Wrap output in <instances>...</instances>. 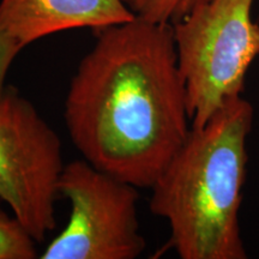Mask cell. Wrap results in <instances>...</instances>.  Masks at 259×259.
<instances>
[{"label": "cell", "instance_id": "2", "mask_svg": "<svg viewBox=\"0 0 259 259\" xmlns=\"http://www.w3.org/2000/svg\"><path fill=\"white\" fill-rule=\"evenodd\" d=\"M253 107L229 99L185 143L151 186V212L169 225V246L181 259H246L242 189Z\"/></svg>", "mask_w": 259, "mask_h": 259}, {"label": "cell", "instance_id": "1", "mask_svg": "<svg viewBox=\"0 0 259 259\" xmlns=\"http://www.w3.org/2000/svg\"><path fill=\"white\" fill-rule=\"evenodd\" d=\"M64 115L84 160L151 189L191 131L173 25L136 16L97 31L71 79Z\"/></svg>", "mask_w": 259, "mask_h": 259}, {"label": "cell", "instance_id": "3", "mask_svg": "<svg viewBox=\"0 0 259 259\" xmlns=\"http://www.w3.org/2000/svg\"><path fill=\"white\" fill-rule=\"evenodd\" d=\"M254 0H203L173 24L191 127H202L229 99L242 95L259 56Z\"/></svg>", "mask_w": 259, "mask_h": 259}, {"label": "cell", "instance_id": "8", "mask_svg": "<svg viewBox=\"0 0 259 259\" xmlns=\"http://www.w3.org/2000/svg\"><path fill=\"white\" fill-rule=\"evenodd\" d=\"M203 0H124L137 17L154 23L171 24L184 18Z\"/></svg>", "mask_w": 259, "mask_h": 259}, {"label": "cell", "instance_id": "4", "mask_svg": "<svg viewBox=\"0 0 259 259\" xmlns=\"http://www.w3.org/2000/svg\"><path fill=\"white\" fill-rule=\"evenodd\" d=\"M60 139L34 105L15 90L0 95V199L35 241L57 226Z\"/></svg>", "mask_w": 259, "mask_h": 259}, {"label": "cell", "instance_id": "7", "mask_svg": "<svg viewBox=\"0 0 259 259\" xmlns=\"http://www.w3.org/2000/svg\"><path fill=\"white\" fill-rule=\"evenodd\" d=\"M32 236L22 223L2 208L0 199V259H35L37 250Z\"/></svg>", "mask_w": 259, "mask_h": 259}, {"label": "cell", "instance_id": "5", "mask_svg": "<svg viewBox=\"0 0 259 259\" xmlns=\"http://www.w3.org/2000/svg\"><path fill=\"white\" fill-rule=\"evenodd\" d=\"M58 190L70 202V219L40 258L136 259L143 253L137 187L76 160L64 166Z\"/></svg>", "mask_w": 259, "mask_h": 259}, {"label": "cell", "instance_id": "9", "mask_svg": "<svg viewBox=\"0 0 259 259\" xmlns=\"http://www.w3.org/2000/svg\"><path fill=\"white\" fill-rule=\"evenodd\" d=\"M22 48L14 38L0 29V95L5 92V80L15 58Z\"/></svg>", "mask_w": 259, "mask_h": 259}, {"label": "cell", "instance_id": "6", "mask_svg": "<svg viewBox=\"0 0 259 259\" xmlns=\"http://www.w3.org/2000/svg\"><path fill=\"white\" fill-rule=\"evenodd\" d=\"M124 0H2L0 29L22 50L40 38L76 28L103 30L132 21Z\"/></svg>", "mask_w": 259, "mask_h": 259}]
</instances>
